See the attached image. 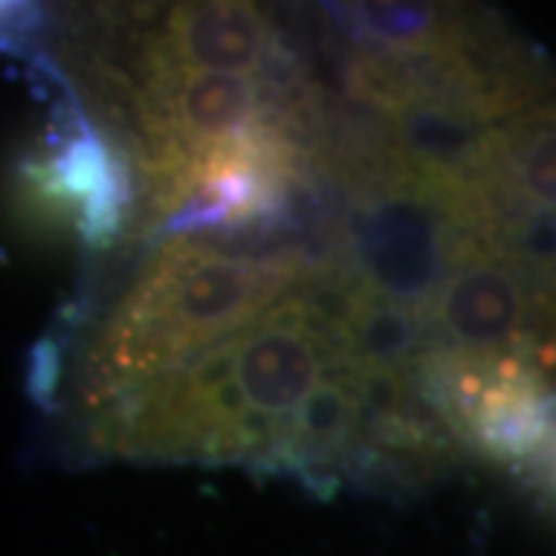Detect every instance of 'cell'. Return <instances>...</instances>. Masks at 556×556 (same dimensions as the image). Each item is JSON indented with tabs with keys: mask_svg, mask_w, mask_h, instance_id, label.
Returning a JSON list of instances; mask_svg holds the SVG:
<instances>
[{
	"mask_svg": "<svg viewBox=\"0 0 556 556\" xmlns=\"http://www.w3.org/2000/svg\"><path fill=\"white\" fill-rule=\"evenodd\" d=\"M22 192L35 214L72 219L87 244H109L118 236L124 211L134 201V177L115 146L87 121L56 139L53 152L25 164Z\"/></svg>",
	"mask_w": 556,
	"mask_h": 556,
	"instance_id": "277c9868",
	"label": "cell"
},
{
	"mask_svg": "<svg viewBox=\"0 0 556 556\" xmlns=\"http://www.w3.org/2000/svg\"><path fill=\"white\" fill-rule=\"evenodd\" d=\"M457 170L482 239L507 254H556V93L477 134Z\"/></svg>",
	"mask_w": 556,
	"mask_h": 556,
	"instance_id": "3957f363",
	"label": "cell"
},
{
	"mask_svg": "<svg viewBox=\"0 0 556 556\" xmlns=\"http://www.w3.org/2000/svg\"><path fill=\"white\" fill-rule=\"evenodd\" d=\"M25 3H28V0H3V13H7V20H10V13L16 16L22 7H25Z\"/></svg>",
	"mask_w": 556,
	"mask_h": 556,
	"instance_id": "8992f818",
	"label": "cell"
},
{
	"mask_svg": "<svg viewBox=\"0 0 556 556\" xmlns=\"http://www.w3.org/2000/svg\"><path fill=\"white\" fill-rule=\"evenodd\" d=\"M541 464V470H544V482H547V489H551V495L556 501V437L551 442V448L544 452V457L538 460Z\"/></svg>",
	"mask_w": 556,
	"mask_h": 556,
	"instance_id": "5b68a950",
	"label": "cell"
},
{
	"mask_svg": "<svg viewBox=\"0 0 556 556\" xmlns=\"http://www.w3.org/2000/svg\"><path fill=\"white\" fill-rule=\"evenodd\" d=\"M350 38L346 100L402 142L452 159L556 93L547 62L485 0H316Z\"/></svg>",
	"mask_w": 556,
	"mask_h": 556,
	"instance_id": "6da1fadb",
	"label": "cell"
},
{
	"mask_svg": "<svg viewBox=\"0 0 556 556\" xmlns=\"http://www.w3.org/2000/svg\"><path fill=\"white\" fill-rule=\"evenodd\" d=\"M300 244L236 251L204 236H170L139 263L127 291L87 343L80 399L100 412L124 393L232 338L316 276Z\"/></svg>",
	"mask_w": 556,
	"mask_h": 556,
	"instance_id": "7a4b0ae2",
	"label": "cell"
}]
</instances>
